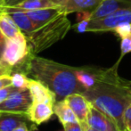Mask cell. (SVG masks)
I'll return each instance as SVG.
<instances>
[{
    "label": "cell",
    "instance_id": "6da1fadb",
    "mask_svg": "<svg viewBox=\"0 0 131 131\" xmlns=\"http://www.w3.org/2000/svg\"><path fill=\"white\" fill-rule=\"evenodd\" d=\"M117 62L112 68H101L95 84L83 95L110 118L123 131H126L123 115L127 107L131 104V81L122 79L118 74Z\"/></svg>",
    "mask_w": 131,
    "mask_h": 131
},
{
    "label": "cell",
    "instance_id": "7a4b0ae2",
    "mask_svg": "<svg viewBox=\"0 0 131 131\" xmlns=\"http://www.w3.org/2000/svg\"><path fill=\"white\" fill-rule=\"evenodd\" d=\"M26 74L39 80L56 95L57 101L71 94H84L86 88L76 75V67L59 63L54 61L36 56L31 53L24 62Z\"/></svg>",
    "mask_w": 131,
    "mask_h": 131
},
{
    "label": "cell",
    "instance_id": "3957f363",
    "mask_svg": "<svg viewBox=\"0 0 131 131\" xmlns=\"http://www.w3.org/2000/svg\"><path fill=\"white\" fill-rule=\"evenodd\" d=\"M71 28L68 14H60L30 34L26 35L30 53L37 54L52 47L53 44L63 39Z\"/></svg>",
    "mask_w": 131,
    "mask_h": 131
},
{
    "label": "cell",
    "instance_id": "277c9868",
    "mask_svg": "<svg viewBox=\"0 0 131 131\" xmlns=\"http://www.w3.org/2000/svg\"><path fill=\"white\" fill-rule=\"evenodd\" d=\"M31 54L26 35L21 32L13 38H7L1 61L12 68L23 64Z\"/></svg>",
    "mask_w": 131,
    "mask_h": 131
},
{
    "label": "cell",
    "instance_id": "5b68a950",
    "mask_svg": "<svg viewBox=\"0 0 131 131\" xmlns=\"http://www.w3.org/2000/svg\"><path fill=\"white\" fill-rule=\"evenodd\" d=\"M124 23H131V7L123 9L101 19L92 20L88 26V32H112L116 27Z\"/></svg>",
    "mask_w": 131,
    "mask_h": 131
},
{
    "label": "cell",
    "instance_id": "8992f818",
    "mask_svg": "<svg viewBox=\"0 0 131 131\" xmlns=\"http://www.w3.org/2000/svg\"><path fill=\"white\" fill-rule=\"evenodd\" d=\"M32 102L30 93L28 88H18L0 104V112L5 113L26 114Z\"/></svg>",
    "mask_w": 131,
    "mask_h": 131
},
{
    "label": "cell",
    "instance_id": "52a82bcc",
    "mask_svg": "<svg viewBox=\"0 0 131 131\" xmlns=\"http://www.w3.org/2000/svg\"><path fill=\"white\" fill-rule=\"evenodd\" d=\"M88 124L96 131H123L112 118L92 104L90 105Z\"/></svg>",
    "mask_w": 131,
    "mask_h": 131
},
{
    "label": "cell",
    "instance_id": "ba28073f",
    "mask_svg": "<svg viewBox=\"0 0 131 131\" xmlns=\"http://www.w3.org/2000/svg\"><path fill=\"white\" fill-rule=\"evenodd\" d=\"M66 14L79 12L93 13L103 0H53Z\"/></svg>",
    "mask_w": 131,
    "mask_h": 131
},
{
    "label": "cell",
    "instance_id": "9c48e42d",
    "mask_svg": "<svg viewBox=\"0 0 131 131\" xmlns=\"http://www.w3.org/2000/svg\"><path fill=\"white\" fill-rule=\"evenodd\" d=\"M64 99L77 116L79 122L80 124H86L91 104L86 96L82 94L76 93L68 95Z\"/></svg>",
    "mask_w": 131,
    "mask_h": 131
},
{
    "label": "cell",
    "instance_id": "30bf717a",
    "mask_svg": "<svg viewBox=\"0 0 131 131\" xmlns=\"http://www.w3.org/2000/svg\"><path fill=\"white\" fill-rule=\"evenodd\" d=\"M28 89L30 93L33 102L50 103L54 104L57 101L55 94L39 80L29 79Z\"/></svg>",
    "mask_w": 131,
    "mask_h": 131
},
{
    "label": "cell",
    "instance_id": "8fae6325",
    "mask_svg": "<svg viewBox=\"0 0 131 131\" xmlns=\"http://www.w3.org/2000/svg\"><path fill=\"white\" fill-rule=\"evenodd\" d=\"M53 105L50 103L32 102L26 113L28 119L38 125L46 122L54 113Z\"/></svg>",
    "mask_w": 131,
    "mask_h": 131
},
{
    "label": "cell",
    "instance_id": "7c38bea8",
    "mask_svg": "<svg viewBox=\"0 0 131 131\" xmlns=\"http://www.w3.org/2000/svg\"><path fill=\"white\" fill-rule=\"evenodd\" d=\"M130 7L131 0H103L100 5L92 13V20L101 19Z\"/></svg>",
    "mask_w": 131,
    "mask_h": 131
},
{
    "label": "cell",
    "instance_id": "4fadbf2b",
    "mask_svg": "<svg viewBox=\"0 0 131 131\" xmlns=\"http://www.w3.org/2000/svg\"><path fill=\"white\" fill-rule=\"evenodd\" d=\"M27 15L31 20L35 29L43 26L47 23L50 21L54 17L62 14V10L60 6L51 7V8L38 9V10H24Z\"/></svg>",
    "mask_w": 131,
    "mask_h": 131
},
{
    "label": "cell",
    "instance_id": "5bb4252c",
    "mask_svg": "<svg viewBox=\"0 0 131 131\" xmlns=\"http://www.w3.org/2000/svg\"><path fill=\"white\" fill-rule=\"evenodd\" d=\"M0 10L8 13L14 21V23H16V25L25 35L30 34L36 29L31 20L23 9L16 8L14 6H0Z\"/></svg>",
    "mask_w": 131,
    "mask_h": 131
},
{
    "label": "cell",
    "instance_id": "9a60e30c",
    "mask_svg": "<svg viewBox=\"0 0 131 131\" xmlns=\"http://www.w3.org/2000/svg\"><path fill=\"white\" fill-rule=\"evenodd\" d=\"M53 112L62 125L66 123L79 122L78 118L71 110L70 105L67 104L65 99L56 101L53 105Z\"/></svg>",
    "mask_w": 131,
    "mask_h": 131
},
{
    "label": "cell",
    "instance_id": "2e32d148",
    "mask_svg": "<svg viewBox=\"0 0 131 131\" xmlns=\"http://www.w3.org/2000/svg\"><path fill=\"white\" fill-rule=\"evenodd\" d=\"M0 30L6 39L14 38L23 32L16 25L10 14L3 10H0Z\"/></svg>",
    "mask_w": 131,
    "mask_h": 131
},
{
    "label": "cell",
    "instance_id": "e0dca14e",
    "mask_svg": "<svg viewBox=\"0 0 131 131\" xmlns=\"http://www.w3.org/2000/svg\"><path fill=\"white\" fill-rule=\"evenodd\" d=\"M27 119L26 114H5L0 117V131H14L15 128L25 124Z\"/></svg>",
    "mask_w": 131,
    "mask_h": 131
},
{
    "label": "cell",
    "instance_id": "ac0fdd59",
    "mask_svg": "<svg viewBox=\"0 0 131 131\" xmlns=\"http://www.w3.org/2000/svg\"><path fill=\"white\" fill-rule=\"evenodd\" d=\"M13 6L23 10H38V9L58 7V5L53 0H23Z\"/></svg>",
    "mask_w": 131,
    "mask_h": 131
},
{
    "label": "cell",
    "instance_id": "d6986e66",
    "mask_svg": "<svg viewBox=\"0 0 131 131\" xmlns=\"http://www.w3.org/2000/svg\"><path fill=\"white\" fill-rule=\"evenodd\" d=\"M92 21L91 12H79L77 13V21L76 24L72 28L79 33L88 32V29Z\"/></svg>",
    "mask_w": 131,
    "mask_h": 131
},
{
    "label": "cell",
    "instance_id": "ffe728a7",
    "mask_svg": "<svg viewBox=\"0 0 131 131\" xmlns=\"http://www.w3.org/2000/svg\"><path fill=\"white\" fill-rule=\"evenodd\" d=\"M11 79H12V85L19 89H25L28 88L29 79L27 77V74L25 72H14L11 75Z\"/></svg>",
    "mask_w": 131,
    "mask_h": 131
},
{
    "label": "cell",
    "instance_id": "44dd1931",
    "mask_svg": "<svg viewBox=\"0 0 131 131\" xmlns=\"http://www.w3.org/2000/svg\"><path fill=\"white\" fill-rule=\"evenodd\" d=\"M130 52H131V34L121 38V56H119L118 62H121V59Z\"/></svg>",
    "mask_w": 131,
    "mask_h": 131
},
{
    "label": "cell",
    "instance_id": "7402d4cb",
    "mask_svg": "<svg viewBox=\"0 0 131 131\" xmlns=\"http://www.w3.org/2000/svg\"><path fill=\"white\" fill-rule=\"evenodd\" d=\"M112 32L117 35L119 38H122L131 34V23H124L117 26Z\"/></svg>",
    "mask_w": 131,
    "mask_h": 131
},
{
    "label": "cell",
    "instance_id": "603a6c76",
    "mask_svg": "<svg viewBox=\"0 0 131 131\" xmlns=\"http://www.w3.org/2000/svg\"><path fill=\"white\" fill-rule=\"evenodd\" d=\"M18 88H16L15 86H14L13 85H9V86L1 88V89H0V104L3 103L13 92H14Z\"/></svg>",
    "mask_w": 131,
    "mask_h": 131
},
{
    "label": "cell",
    "instance_id": "cb8c5ba5",
    "mask_svg": "<svg viewBox=\"0 0 131 131\" xmlns=\"http://www.w3.org/2000/svg\"><path fill=\"white\" fill-rule=\"evenodd\" d=\"M123 121L126 131H131V104L127 107L123 115Z\"/></svg>",
    "mask_w": 131,
    "mask_h": 131
},
{
    "label": "cell",
    "instance_id": "d4e9b609",
    "mask_svg": "<svg viewBox=\"0 0 131 131\" xmlns=\"http://www.w3.org/2000/svg\"><path fill=\"white\" fill-rule=\"evenodd\" d=\"M64 131H84L79 122H71L63 124Z\"/></svg>",
    "mask_w": 131,
    "mask_h": 131
},
{
    "label": "cell",
    "instance_id": "484cf974",
    "mask_svg": "<svg viewBox=\"0 0 131 131\" xmlns=\"http://www.w3.org/2000/svg\"><path fill=\"white\" fill-rule=\"evenodd\" d=\"M13 74V68L0 61V77L11 76Z\"/></svg>",
    "mask_w": 131,
    "mask_h": 131
},
{
    "label": "cell",
    "instance_id": "4316f807",
    "mask_svg": "<svg viewBox=\"0 0 131 131\" xmlns=\"http://www.w3.org/2000/svg\"><path fill=\"white\" fill-rule=\"evenodd\" d=\"M9 85H12V79L11 76H3L0 77V89Z\"/></svg>",
    "mask_w": 131,
    "mask_h": 131
},
{
    "label": "cell",
    "instance_id": "83f0119b",
    "mask_svg": "<svg viewBox=\"0 0 131 131\" xmlns=\"http://www.w3.org/2000/svg\"><path fill=\"white\" fill-rule=\"evenodd\" d=\"M23 0H0V6H13Z\"/></svg>",
    "mask_w": 131,
    "mask_h": 131
},
{
    "label": "cell",
    "instance_id": "f1b7e54d",
    "mask_svg": "<svg viewBox=\"0 0 131 131\" xmlns=\"http://www.w3.org/2000/svg\"><path fill=\"white\" fill-rule=\"evenodd\" d=\"M5 42H6V38L3 35V33L0 30V61L2 59V55H3V52H4V48H5Z\"/></svg>",
    "mask_w": 131,
    "mask_h": 131
},
{
    "label": "cell",
    "instance_id": "f546056e",
    "mask_svg": "<svg viewBox=\"0 0 131 131\" xmlns=\"http://www.w3.org/2000/svg\"><path fill=\"white\" fill-rule=\"evenodd\" d=\"M80 125H81V127H82V128L84 131H96V130L93 129L92 128H90V127L88 126V123H86V124H80Z\"/></svg>",
    "mask_w": 131,
    "mask_h": 131
},
{
    "label": "cell",
    "instance_id": "4dcf8cb0",
    "mask_svg": "<svg viewBox=\"0 0 131 131\" xmlns=\"http://www.w3.org/2000/svg\"><path fill=\"white\" fill-rule=\"evenodd\" d=\"M14 131H29V130L28 129V128L26 127V124H23L21 126H20L19 128H15Z\"/></svg>",
    "mask_w": 131,
    "mask_h": 131
},
{
    "label": "cell",
    "instance_id": "1f68e13d",
    "mask_svg": "<svg viewBox=\"0 0 131 131\" xmlns=\"http://www.w3.org/2000/svg\"><path fill=\"white\" fill-rule=\"evenodd\" d=\"M5 114H6L5 112H0V117H2V116H4Z\"/></svg>",
    "mask_w": 131,
    "mask_h": 131
}]
</instances>
